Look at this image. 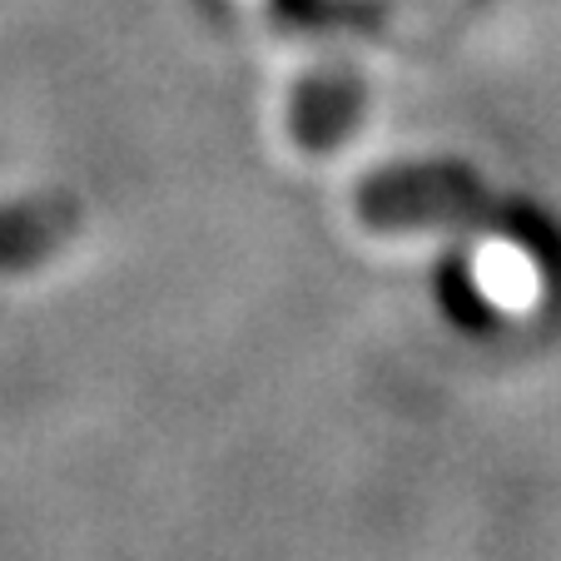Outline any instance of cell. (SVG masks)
Wrapping results in <instances>:
<instances>
[{"instance_id":"6da1fadb","label":"cell","mask_w":561,"mask_h":561,"mask_svg":"<svg viewBox=\"0 0 561 561\" xmlns=\"http://www.w3.org/2000/svg\"><path fill=\"white\" fill-rule=\"evenodd\" d=\"M353 209L368 229H497L502 204L467 164H392L358 184Z\"/></svg>"},{"instance_id":"7a4b0ae2","label":"cell","mask_w":561,"mask_h":561,"mask_svg":"<svg viewBox=\"0 0 561 561\" xmlns=\"http://www.w3.org/2000/svg\"><path fill=\"white\" fill-rule=\"evenodd\" d=\"M85 209L75 194H35L25 204L0 209V268H31L65 249L80 229Z\"/></svg>"},{"instance_id":"3957f363","label":"cell","mask_w":561,"mask_h":561,"mask_svg":"<svg viewBox=\"0 0 561 561\" xmlns=\"http://www.w3.org/2000/svg\"><path fill=\"white\" fill-rule=\"evenodd\" d=\"M358 115H363V85L353 75H333V70L308 75L294 90V100H288V129L308 149H333L339 139H348Z\"/></svg>"}]
</instances>
